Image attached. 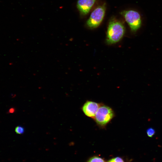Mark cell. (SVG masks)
<instances>
[{
    "label": "cell",
    "mask_w": 162,
    "mask_h": 162,
    "mask_svg": "<svg viewBox=\"0 0 162 162\" xmlns=\"http://www.w3.org/2000/svg\"><path fill=\"white\" fill-rule=\"evenodd\" d=\"M125 32V28L120 22L115 20L111 21L108 26L106 41L109 44L116 43L119 41Z\"/></svg>",
    "instance_id": "obj_1"
},
{
    "label": "cell",
    "mask_w": 162,
    "mask_h": 162,
    "mask_svg": "<svg viewBox=\"0 0 162 162\" xmlns=\"http://www.w3.org/2000/svg\"><path fill=\"white\" fill-rule=\"evenodd\" d=\"M114 115V112L110 107L105 105H101L94 119L98 125L104 127L112 120Z\"/></svg>",
    "instance_id": "obj_2"
},
{
    "label": "cell",
    "mask_w": 162,
    "mask_h": 162,
    "mask_svg": "<svg viewBox=\"0 0 162 162\" xmlns=\"http://www.w3.org/2000/svg\"><path fill=\"white\" fill-rule=\"evenodd\" d=\"M121 14L124 17L132 32H136L140 27L142 20L138 12L134 10H129L124 11Z\"/></svg>",
    "instance_id": "obj_3"
},
{
    "label": "cell",
    "mask_w": 162,
    "mask_h": 162,
    "mask_svg": "<svg viewBox=\"0 0 162 162\" xmlns=\"http://www.w3.org/2000/svg\"><path fill=\"white\" fill-rule=\"evenodd\" d=\"M106 6L105 4L99 6L95 9L91 13L87 21L86 24L91 28L98 27L102 22L105 15Z\"/></svg>",
    "instance_id": "obj_4"
},
{
    "label": "cell",
    "mask_w": 162,
    "mask_h": 162,
    "mask_svg": "<svg viewBox=\"0 0 162 162\" xmlns=\"http://www.w3.org/2000/svg\"><path fill=\"white\" fill-rule=\"evenodd\" d=\"M100 104L91 101H87L84 104L82 110L84 114L87 116L94 118Z\"/></svg>",
    "instance_id": "obj_5"
},
{
    "label": "cell",
    "mask_w": 162,
    "mask_h": 162,
    "mask_svg": "<svg viewBox=\"0 0 162 162\" xmlns=\"http://www.w3.org/2000/svg\"><path fill=\"white\" fill-rule=\"evenodd\" d=\"M96 0H78L77 8L81 15L87 14L95 3Z\"/></svg>",
    "instance_id": "obj_6"
},
{
    "label": "cell",
    "mask_w": 162,
    "mask_h": 162,
    "mask_svg": "<svg viewBox=\"0 0 162 162\" xmlns=\"http://www.w3.org/2000/svg\"><path fill=\"white\" fill-rule=\"evenodd\" d=\"M87 162H106L101 158L97 156H94L90 158Z\"/></svg>",
    "instance_id": "obj_7"
},
{
    "label": "cell",
    "mask_w": 162,
    "mask_h": 162,
    "mask_svg": "<svg viewBox=\"0 0 162 162\" xmlns=\"http://www.w3.org/2000/svg\"><path fill=\"white\" fill-rule=\"evenodd\" d=\"M15 131L17 134H22L24 133L25 129L23 127L19 125L16 127Z\"/></svg>",
    "instance_id": "obj_8"
},
{
    "label": "cell",
    "mask_w": 162,
    "mask_h": 162,
    "mask_svg": "<svg viewBox=\"0 0 162 162\" xmlns=\"http://www.w3.org/2000/svg\"><path fill=\"white\" fill-rule=\"evenodd\" d=\"M107 162H124V161L121 158L117 157L109 160Z\"/></svg>",
    "instance_id": "obj_9"
},
{
    "label": "cell",
    "mask_w": 162,
    "mask_h": 162,
    "mask_svg": "<svg viewBox=\"0 0 162 162\" xmlns=\"http://www.w3.org/2000/svg\"><path fill=\"white\" fill-rule=\"evenodd\" d=\"M154 130L152 128L148 129L146 132L148 136L149 137L152 136L155 134Z\"/></svg>",
    "instance_id": "obj_10"
},
{
    "label": "cell",
    "mask_w": 162,
    "mask_h": 162,
    "mask_svg": "<svg viewBox=\"0 0 162 162\" xmlns=\"http://www.w3.org/2000/svg\"><path fill=\"white\" fill-rule=\"evenodd\" d=\"M15 111V109L13 107L10 108L8 111V113H14Z\"/></svg>",
    "instance_id": "obj_11"
}]
</instances>
